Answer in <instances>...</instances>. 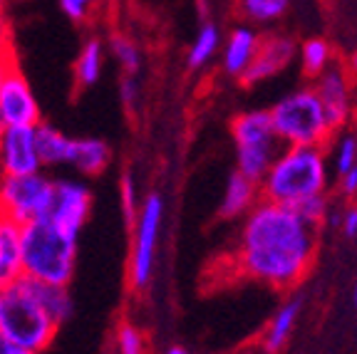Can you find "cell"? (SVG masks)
<instances>
[{
  "label": "cell",
  "instance_id": "obj_1",
  "mask_svg": "<svg viewBox=\"0 0 357 354\" xmlns=\"http://www.w3.org/2000/svg\"><path fill=\"white\" fill-rule=\"evenodd\" d=\"M318 253V226L290 206L261 199L243 218L236 263L245 277L266 288L293 290L312 270Z\"/></svg>",
  "mask_w": 357,
  "mask_h": 354
},
{
  "label": "cell",
  "instance_id": "obj_2",
  "mask_svg": "<svg viewBox=\"0 0 357 354\" xmlns=\"http://www.w3.org/2000/svg\"><path fill=\"white\" fill-rule=\"evenodd\" d=\"M266 201L296 208L312 196L328 194L325 146H285L261 181Z\"/></svg>",
  "mask_w": 357,
  "mask_h": 354
},
{
  "label": "cell",
  "instance_id": "obj_3",
  "mask_svg": "<svg viewBox=\"0 0 357 354\" xmlns=\"http://www.w3.org/2000/svg\"><path fill=\"white\" fill-rule=\"evenodd\" d=\"M77 261V238L65 233L52 218L43 216L22 226V275L50 285L73 280Z\"/></svg>",
  "mask_w": 357,
  "mask_h": 354
},
{
  "label": "cell",
  "instance_id": "obj_4",
  "mask_svg": "<svg viewBox=\"0 0 357 354\" xmlns=\"http://www.w3.org/2000/svg\"><path fill=\"white\" fill-rule=\"evenodd\" d=\"M55 332L57 322L38 300L30 277L20 275L15 282L0 288V334L28 352L40 354L52 342Z\"/></svg>",
  "mask_w": 357,
  "mask_h": 354
},
{
  "label": "cell",
  "instance_id": "obj_5",
  "mask_svg": "<svg viewBox=\"0 0 357 354\" xmlns=\"http://www.w3.org/2000/svg\"><path fill=\"white\" fill-rule=\"evenodd\" d=\"M268 111L283 146H325L335 132L315 87H298L283 94Z\"/></svg>",
  "mask_w": 357,
  "mask_h": 354
},
{
  "label": "cell",
  "instance_id": "obj_6",
  "mask_svg": "<svg viewBox=\"0 0 357 354\" xmlns=\"http://www.w3.org/2000/svg\"><path fill=\"white\" fill-rule=\"evenodd\" d=\"M231 134H234L236 144V169L243 176L261 183L275 164V159L280 156V151L285 149L283 141L275 134L273 122H271V111H243L231 124Z\"/></svg>",
  "mask_w": 357,
  "mask_h": 354
},
{
  "label": "cell",
  "instance_id": "obj_7",
  "mask_svg": "<svg viewBox=\"0 0 357 354\" xmlns=\"http://www.w3.org/2000/svg\"><path fill=\"white\" fill-rule=\"evenodd\" d=\"M55 194V181L40 174L3 176L0 181V213L10 216L20 226L47 216Z\"/></svg>",
  "mask_w": 357,
  "mask_h": 354
},
{
  "label": "cell",
  "instance_id": "obj_8",
  "mask_svg": "<svg viewBox=\"0 0 357 354\" xmlns=\"http://www.w3.org/2000/svg\"><path fill=\"white\" fill-rule=\"evenodd\" d=\"M164 221V199L151 191L139 206V216L134 221L132 231V261H129V275L137 290L146 288L154 270V253L159 245V233Z\"/></svg>",
  "mask_w": 357,
  "mask_h": 354
},
{
  "label": "cell",
  "instance_id": "obj_9",
  "mask_svg": "<svg viewBox=\"0 0 357 354\" xmlns=\"http://www.w3.org/2000/svg\"><path fill=\"white\" fill-rule=\"evenodd\" d=\"M89 210H92V194L82 181H73V178L55 181V194H52L47 218H52L65 233L79 238L89 218Z\"/></svg>",
  "mask_w": 357,
  "mask_h": 354
},
{
  "label": "cell",
  "instance_id": "obj_10",
  "mask_svg": "<svg viewBox=\"0 0 357 354\" xmlns=\"http://www.w3.org/2000/svg\"><path fill=\"white\" fill-rule=\"evenodd\" d=\"M0 169L6 176L43 171L35 127H8L0 134Z\"/></svg>",
  "mask_w": 357,
  "mask_h": 354
},
{
  "label": "cell",
  "instance_id": "obj_11",
  "mask_svg": "<svg viewBox=\"0 0 357 354\" xmlns=\"http://www.w3.org/2000/svg\"><path fill=\"white\" fill-rule=\"evenodd\" d=\"M0 114H3L8 127H38V124H43L38 100H35L28 79L22 77L17 67H13L0 84Z\"/></svg>",
  "mask_w": 357,
  "mask_h": 354
},
{
  "label": "cell",
  "instance_id": "obj_12",
  "mask_svg": "<svg viewBox=\"0 0 357 354\" xmlns=\"http://www.w3.org/2000/svg\"><path fill=\"white\" fill-rule=\"evenodd\" d=\"M315 92H318L323 109L328 114V122L333 129H340L352 114V84L350 72L345 67L333 65L315 79Z\"/></svg>",
  "mask_w": 357,
  "mask_h": 354
},
{
  "label": "cell",
  "instance_id": "obj_13",
  "mask_svg": "<svg viewBox=\"0 0 357 354\" xmlns=\"http://www.w3.org/2000/svg\"><path fill=\"white\" fill-rule=\"evenodd\" d=\"M296 52L298 47L293 38H288V35H268V38H263L261 50H258L253 65L248 67V72L241 77V82L261 84L266 79H273L275 75H280L293 62Z\"/></svg>",
  "mask_w": 357,
  "mask_h": 354
},
{
  "label": "cell",
  "instance_id": "obj_14",
  "mask_svg": "<svg viewBox=\"0 0 357 354\" xmlns=\"http://www.w3.org/2000/svg\"><path fill=\"white\" fill-rule=\"evenodd\" d=\"M263 38L258 35V30L253 25H236L229 33L226 43H223V55H221V65L226 70V75L241 79L248 67L253 65L258 50H261Z\"/></svg>",
  "mask_w": 357,
  "mask_h": 354
},
{
  "label": "cell",
  "instance_id": "obj_15",
  "mask_svg": "<svg viewBox=\"0 0 357 354\" xmlns=\"http://www.w3.org/2000/svg\"><path fill=\"white\" fill-rule=\"evenodd\" d=\"M261 199V183H256L253 178L243 176L238 169H234L229 181H226V191H223L218 213L223 218H245Z\"/></svg>",
  "mask_w": 357,
  "mask_h": 354
},
{
  "label": "cell",
  "instance_id": "obj_16",
  "mask_svg": "<svg viewBox=\"0 0 357 354\" xmlns=\"http://www.w3.org/2000/svg\"><path fill=\"white\" fill-rule=\"evenodd\" d=\"M22 226L0 213V288L22 275Z\"/></svg>",
  "mask_w": 357,
  "mask_h": 354
},
{
  "label": "cell",
  "instance_id": "obj_17",
  "mask_svg": "<svg viewBox=\"0 0 357 354\" xmlns=\"http://www.w3.org/2000/svg\"><path fill=\"white\" fill-rule=\"evenodd\" d=\"M35 134H38V151L43 167H62V164L70 167L73 164V154H75L73 137L62 134L52 124H38Z\"/></svg>",
  "mask_w": 357,
  "mask_h": 354
},
{
  "label": "cell",
  "instance_id": "obj_18",
  "mask_svg": "<svg viewBox=\"0 0 357 354\" xmlns=\"http://www.w3.org/2000/svg\"><path fill=\"white\" fill-rule=\"evenodd\" d=\"M301 310H303V300L290 298L288 302L275 312L273 320L268 322L266 334H263V347H266V352L278 354L280 349L285 347V342H288L290 332H293V327H296V322H298Z\"/></svg>",
  "mask_w": 357,
  "mask_h": 354
},
{
  "label": "cell",
  "instance_id": "obj_19",
  "mask_svg": "<svg viewBox=\"0 0 357 354\" xmlns=\"http://www.w3.org/2000/svg\"><path fill=\"white\" fill-rule=\"evenodd\" d=\"M112 159V151L107 146V141L97 137H84V139H75V154H73V164L79 174L84 176H97L107 169Z\"/></svg>",
  "mask_w": 357,
  "mask_h": 354
},
{
  "label": "cell",
  "instance_id": "obj_20",
  "mask_svg": "<svg viewBox=\"0 0 357 354\" xmlns=\"http://www.w3.org/2000/svg\"><path fill=\"white\" fill-rule=\"evenodd\" d=\"M105 70V45L100 38H89L75 60V84L79 89L95 87Z\"/></svg>",
  "mask_w": 357,
  "mask_h": 354
},
{
  "label": "cell",
  "instance_id": "obj_21",
  "mask_svg": "<svg viewBox=\"0 0 357 354\" xmlns=\"http://www.w3.org/2000/svg\"><path fill=\"white\" fill-rule=\"evenodd\" d=\"M218 47H221V30H218V25L216 22H204L199 33H196L194 43H191L186 62H189L191 70H201V67H206L213 60Z\"/></svg>",
  "mask_w": 357,
  "mask_h": 354
},
{
  "label": "cell",
  "instance_id": "obj_22",
  "mask_svg": "<svg viewBox=\"0 0 357 354\" xmlns=\"http://www.w3.org/2000/svg\"><path fill=\"white\" fill-rule=\"evenodd\" d=\"M298 57H301L303 72L312 79H318L325 70L333 67V47H330V43L323 38H307L305 43L301 45Z\"/></svg>",
  "mask_w": 357,
  "mask_h": 354
},
{
  "label": "cell",
  "instance_id": "obj_23",
  "mask_svg": "<svg viewBox=\"0 0 357 354\" xmlns=\"http://www.w3.org/2000/svg\"><path fill=\"white\" fill-rule=\"evenodd\" d=\"M33 280V277H30ZM33 288H35V295L38 300L43 302V307L47 310V315L62 325L67 317L73 315V300H70V293L67 288L62 285H50V282H40V280H33Z\"/></svg>",
  "mask_w": 357,
  "mask_h": 354
},
{
  "label": "cell",
  "instance_id": "obj_24",
  "mask_svg": "<svg viewBox=\"0 0 357 354\" xmlns=\"http://www.w3.org/2000/svg\"><path fill=\"white\" fill-rule=\"evenodd\" d=\"M290 0H238V10L241 15L248 22H256V25H268V22H275L288 13Z\"/></svg>",
  "mask_w": 357,
  "mask_h": 354
},
{
  "label": "cell",
  "instance_id": "obj_25",
  "mask_svg": "<svg viewBox=\"0 0 357 354\" xmlns=\"http://www.w3.org/2000/svg\"><path fill=\"white\" fill-rule=\"evenodd\" d=\"M109 50L119 60L124 75H134L137 77V72L142 70V52L137 47V43L132 38H127V35H112Z\"/></svg>",
  "mask_w": 357,
  "mask_h": 354
},
{
  "label": "cell",
  "instance_id": "obj_26",
  "mask_svg": "<svg viewBox=\"0 0 357 354\" xmlns=\"http://www.w3.org/2000/svg\"><path fill=\"white\" fill-rule=\"evenodd\" d=\"M357 167V137L355 134H342L335 144V171L337 176H345L350 169Z\"/></svg>",
  "mask_w": 357,
  "mask_h": 354
},
{
  "label": "cell",
  "instance_id": "obj_27",
  "mask_svg": "<svg viewBox=\"0 0 357 354\" xmlns=\"http://www.w3.org/2000/svg\"><path fill=\"white\" fill-rule=\"evenodd\" d=\"M119 196H122L124 218L129 223H134L139 216V210H137V181H134V176L129 171H124L122 181H119Z\"/></svg>",
  "mask_w": 357,
  "mask_h": 354
},
{
  "label": "cell",
  "instance_id": "obj_28",
  "mask_svg": "<svg viewBox=\"0 0 357 354\" xmlns=\"http://www.w3.org/2000/svg\"><path fill=\"white\" fill-rule=\"evenodd\" d=\"M296 210L301 213L305 221H310L312 226H320V223L325 221V216H328L330 210V201H328V194L323 196H312V199L303 201L301 206H296Z\"/></svg>",
  "mask_w": 357,
  "mask_h": 354
},
{
  "label": "cell",
  "instance_id": "obj_29",
  "mask_svg": "<svg viewBox=\"0 0 357 354\" xmlns=\"http://www.w3.org/2000/svg\"><path fill=\"white\" fill-rule=\"evenodd\" d=\"M119 354H144V339L137 327L124 325L119 330Z\"/></svg>",
  "mask_w": 357,
  "mask_h": 354
},
{
  "label": "cell",
  "instance_id": "obj_30",
  "mask_svg": "<svg viewBox=\"0 0 357 354\" xmlns=\"http://www.w3.org/2000/svg\"><path fill=\"white\" fill-rule=\"evenodd\" d=\"M13 60V47H10V20H8L6 0H0V62Z\"/></svg>",
  "mask_w": 357,
  "mask_h": 354
},
{
  "label": "cell",
  "instance_id": "obj_31",
  "mask_svg": "<svg viewBox=\"0 0 357 354\" xmlns=\"http://www.w3.org/2000/svg\"><path fill=\"white\" fill-rule=\"evenodd\" d=\"M95 6V0H60V10L73 22H82Z\"/></svg>",
  "mask_w": 357,
  "mask_h": 354
},
{
  "label": "cell",
  "instance_id": "obj_32",
  "mask_svg": "<svg viewBox=\"0 0 357 354\" xmlns=\"http://www.w3.org/2000/svg\"><path fill=\"white\" fill-rule=\"evenodd\" d=\"M119 97H122L127 109L137 107V102H139V82H137L134 75H124L122 77V82H119Z\"/></svg>",
  "mask_w": 357,
  "mask_h": 354
},
{
  "label": "cell",
  "instance_id": "obj_33",
  "mask_svg": "<svg viewBox=\"0 0 357 354\" xmlns=\"http://www.w3.org/2000/svg\"><path fill=\"white\" fill-rule=\"evenodd\" d=\"M342 231H345L347 238H355L357 236V206H350V208L342 213Z\"/></svg>",
  "mask_w": 357,
  "mask_h": 354
},
{
  "label": "cell",
  "instance_id": "obj_34",
  "mask_svg": "<svg viewBox=\"0 0 357 354\" xmlns=\"http://www.w3.org/2000/svg\"><path fill=\"white\" fill-rule=\"evenodd\" d=\"M340 188L345 196H357V167L350 169L345 176H340Z\"/></svg>",
  "mask_w": 357,
  "mask_h": 354
},
{
  "label": "cell",
  "instance_id": "obj_35",
  "mask_svg": "<svg viewBox=\"0 0 357 354\" xmlns=\"http://www.w3.org/2000/svg\"><path fill=\"white\" fill-rule=\"evenodd\" d=\"M0 354H33V352H28V349L20 347V344L10 342L6 334H0Z\"/></svg>",
  "mask_w": 357,
  "mask_h": 354
},
{
  "label": "cell",
  "instance_id": "obj_36",
  "mask_svg": "<svg viewBox=\"0 0 357 354\" xmlns=\"http://www.w3.org/2000/svg\"><path fill=\"white\" fill-rule=\"evenodd\" d=\"M13 67H15V60H3V62H0V84H3V79L8 77V72H10Z\"/></svg>",
  "mask_w": 357,
  "mask_h": 354
},
{
  "label": "cell",
  "instance_id": "obj_37",
  "mask_svg": "<svg viewBox=\"0 0 357 354\" xmlns=\"http://www.w3.org/2000/svg\"><path fill=\"white\" fill-rule=\"evenodd\" d=\"M347 72H350L352 77H357V52H352L350 60H347Z\"/></svg>",
  "mask_w": 357,
  "mask_h": 354
},
{
  "label": "cell",
  "instance_id": "obj_38",
  "mask_svg": "<svg viewBox=\"0 0 357 354\" xmlns=\"http://www.w3.org/2000/svg\"><path fill=\"white\" fill-rule=\"evenodd\" d=\"M167 354H189L184 347H172V349H167Z\"/></svg>",
  "mask_w": 357,
  "mask_h": 354
},
{
  "label": "cell",
  "instance_id": "obj_39",
  "mask_svg": "<svg viewBox=\"0 0 357 354\" xmlns=\"http://www.w3.org/2000/svg\"><path fill=\"white\" fill-rule=\"evenodd\" d=\"M6 129H8V124H6V119H3V114H0V134L6 132Z\"/></svg>",
  "mask_w": 357,
  "mask_h": 354
},
{
  "label": "cell",
  "instance_id": "obj_40",
  "mask_svg": "<svg viewBox=\"0 0 357 354\" xmlns=\"http://www.w3.org/2000/svg\"><path fill=\"white\" fill-rule=\"evenodd\" d=\"M355 307H357V280H355Z\"/></svg>",
  "mask_w": 357,
  "mask_h": 354
}]
</instances>
